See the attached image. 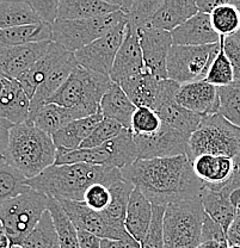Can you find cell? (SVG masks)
<instances>
[{
	"label": "cell",
	"mask_w": 240,
	"mask_h": 248,
	"mask_svg": "<svg viewBox=\"0 0 240 248\" xmlns=\"http://www.w3.org/2000/svg\"><path fill=\"white\" fill-rule=\"evenodd\" d=\"M228 231L234 232L237 235H239L240 236V215H237L236 219L233 221V223H232L231 228H229Z\"/></svg>",
	"instance_id": "9f6ffc18"
},
{
	"label": "cell",
	"mask_w": 240,
	"mask_h": 248,
	"mask_svg": "<svg viewBox=\"0 0 240 248\" xmlns=\"http://www.w3.org/2000/svg\"><path fill=\"white\" fill-rule=\"evenodd\" d=\"M218 115L240 128V79L226 86L218 87Z\"/></svg>",
	"instance_id": "74e56055"
},
{
	"label": "cell",
	"mask_w": 240,
	"mask_h": 248,
	"mask_svg": "<svg viewBox=\"0 0 240 248\" xmlns=\"http://www.w3.org/2000/svg\"><path fill=\"white\" fill-rule=\"evenodd\" d=\"M48 209V197L28 188L0 205V221L12 246H19Z\"/></svg>",
	"instance_id": "ba28073f"
},
{
	"label": "cell",
	"mask_w": 240,
	"mask_h": 248,
	"mask_svg": "<svg viewBox=\"0 0 240 248\" xmlns=\"http://www.w3.org/2000/svg\"><path fill=\"white\" fill-rule=\"evenodd\" d=\"M144 71L146 69H144L138 28L128 23L127 35L122 46L118 49L109 77L112 82L120 84L123 80L143 73Z\"/></svg>",
	"instance_id": "2e32d148"
},
{
	"label": "cell",
	"mask_w": 240,
	"mask_h": 248,
	"mask_svg": "<svg viewBox=\"0 0 240 248\" xmlns=\"http://www.w3.org/2000/svg\"><path fill=\"white\" fill-rule=\"evenodd\" d=\"M43 23L25 0H0V29Z\"/></svg>",
	"instance_id": "836d02e7"
},
{
	"label": "cell",
	"mask_w": 240,
	"mask_h": 248,
	"mask_svg": "<svg viewBox=\"0 0 240 248\" xmlns=\"http://www.w3.org/2000/svg\"><path fill=\"white\" fill-rule=\"evenodd\" d=\"M48 210L53 217L56 232L59 235L60 248H80L78 231L64 213L60 202L53 197H48Z\"/></svg>",
	"instance_id": "d590c367"
},
{
	"label": "cell",
	"mask_w": 240,
	"mask_h": 248,
	"mask_svg": "<svg viewBox=\"0 0 240 248\" xmlns=\"http://www.w3.org/2000/svg\"><path fill=\"white\" fill-rule=\"evenodd\" d=\"M237 162V164H239L240 165V160H238V161H236Z\"/></svg>",
	"instance_id": "e7e4bbea"
},
{
	"label": "cell",
	"mask_w": 240,
	"mask_h": 248,
	"mask_svg": "<svg viewBox=\"0 0 240 248\" xmlns=\"http://www.w3.org/2000/svg\"><path fill=\"white\" fill-rule=\"evenodd\" d=\"M30 98L16 79H9L4 93L0 97V118L14 125L29 118Z\"/></svg>",
	"instance_id": "cb8c5ba5"
},
{
	"label": "cell",
	"mask_w": 240,
	"mask_h": 248,
	"mask_svg": "<svg viewBox=\"0 0 240 248\" xmlns=\"http://www.w3.org/2000/svg\"><path fill=\"white\" fill-rule=\"evenodd\" d=\"M232 2H233V4L238 7L239 11H240V0H232Z\"/></svg>",
	"instance_id": "6125c7cd"
},
{
	"label": "cell",
	"mask_w": 240,
	"mask_h": 248,
	"mask_svg": "<svg viewBox=\"0 0 240 248\" xmlns=\"http://www.w3.org/2000/svg\"><path fill=\"white\" fill-rule=\"evenodd\" d=\"M100 248H141L140 244L131 237L128 240L102 239Z\"/></svg>",
	"instance_id": "f907efd6"
},
{
	"label": "cell",
	"mask_w": 240,
	"mask_h": 248,
	"mask_svg": "<svg viewBox=\"0 0 240 248\" xmlns=\"http://www.w3.org/2000/svg\"><path fill=\"white\" fill-rule=\"evenodd\" d=\"M29 188L25 177L11 165L0 164V205Z\"/></svg>",
	"instance_id": "f35d334b"
},
{
	"label": "cell",
	"mask_w": 240,
	"mask_h": 248,
	"mask_svg": "<svg viewBox=\"0 0 240 248\" xmlns=\"http://www.w3.org/2000/svg\"><path fill=\"white\" fill-rule=\"evenodd\" d=\"M122 10L121 6L108 4L102 0H60L58 19H90Z\"/></svg>",
	"instance_id": "1f68e13d"
},
{
	"label": "cell",
	"mask_w": 240,
	"mask_h": 248,
	"mask_svg": "<svg viewBox=\"0 0 240 248\" xmlns=\"http://www.w3.org/2000/svg\"><path fill=\"white\" fill-rule=\"evenodd\" d=\"M12 246L11 241H10L9 236H7L6 232H5L4 227H2L1 221H0V248H5V247H10Z\"/></svg>",
	"instance_id": "11a10c76"
},
{
	"label": "cell",
	"mask_w": 240,
	"mask_h": 248,
	"mask_svg": "<svg viewBox=\"0 0 240 248\" xmlns=\"http://www.w3.org/2000/svg\"><path fill=\"white\" fill-rule=\"evenodd\" d=\"M99 108L103 117L116 121L123 128L130 130L131 117L135 112L136 107L120 85L112 82L107 93L103 95Z\"/></svg>",
	"instance_id": "4316f807"
},
{
	"label": "cell",
	"mask_w": 240,
	"mask_h": 248,
	"mask_svg": "<svg viewBox=\"0 0 240 248\" xmlns=\"http://www.w3.org/2000/svg\"><path fill=\"white\" fill-rule=\"evenodd\" d=\"M220 155L240 160V128L229 123L223 116H203L200 126L190 135L189 153L190 161L200 155Z\"/></svg>",
	"instance_id": "8992f818"
},
{
	"label": "cell",
	"mask_w": 240,
	"mask_h": 248,
	"mask_svg": "<svg viewBox=\"0 0 240 248\" xmlns=\"http://www.w3.org/2000/svg\"><path fill=\"white\" fill-rule=\"evenodd\" d=\"M206 240H215V241L227 244L226 232H224V229L221 228L215 221H213L207 214H206L205 222H203L202 239H201V241H206Z\"/></svg>",
	"instance_id": "c3c4849f"
},
{
	"label": "cell",
	"mask_w": 240,
	"mask_h": 248,
	"mask_svg": "<svg viewBox=\"0 0 240 248\" xmlns=\"http://www.w3.org/2000/svg\"><path fill=\"white\" fill-rule=\"evenodd\" d=\"M11 128L7 126L0 125V164L6 162V157H5V153H6L7 143H9V131ZM7 164V162H6Z\"/></svg>",
	"instance_id": "816d5d0a"
},
{
	"label": "cell",
	"mask_w": 240,
	"mask_h": 248,
	"mask_svg": "<svg viewBox=\"0 0 240 248\" xmlns=\"http://www.w3.org/2000/svg\"><path fill=\"white\" fill-rule=\"evenodd\" d=\"M164 0H136L127 12L128 23L136 28L149 25Z\"/></svg>",
	"instance_id": "ee69618b"
},
{
	"label": "cell",
	"mask_w": 240,
	"mask_h": 248,
	"mask_svg": "<svg viewBox=\"0 0 240 248\" xmlns=\"http://www.w3.org/2000/svg\"><path fill=\"white\" fill-rule=\"evenodd\" d=\"M174 45L179 46H207L218 43L221 37L213 29L210 16L198 11L195 16L171 31Z\"/></svg>",
	"instance_id": "7402d4cb"
},
{
	"label": "cell",
	"mask_w": 240,
	"mask_h": 248,
	"mask_svg": "<svg viewBox=\"0 0 240 248\" xmlns=\"http://www.w3.org/2000/svg\"><path fill=\"white\" fill-rule=\"evenodd\" d=\"M7 81H9V78H6V77L2 76V74H0V97H1V94L4 93L5 89H6Z\"/></svg>",
	"instance_id": "6f0895ef"
},
{
	"label": "cell",
	"mask_w": 240,
	"mask_h": 248,
	"mask_svg": "<svg viewBox=\"0 0 240 248\" xmlns=\"http://www.w3.org/2000/svg\"><path fill=\"white\" fill-rule=\"evenodd\" d=\"M195 248H228V244L215 241V240H206L201 241V244Z\"/></svg>",
	"instance_id": "db71d44e"
},
{
	"label": "cell",
	"mask_w": 240,
	"mask_h": 248,
	"mask_svg": "<svg viewBox=\"0 0 240 248\" xmlns=\"http://www.w3.org/2000/svg\"><path fill=\"white\" fill-rule=\"evenodd\" d=\"M220 48L221 41L207 46L174 45L167 54V79L179 85L206 80Z\"/></svg>",
	"instance_id": "30bf717a"
},
{
	"label": "cell",
	"mask_w": 240,
	"mask_h": 248,
	"mask_svg": "<svg viewBox=\"0 0 240 248\" xmlns=\"http://www.w3.org/2000/svg\"><path fill=\"white\" fill-rule=\"evenodd\" d=\"M102 1L108 2V4L116 5V6H122V0H102Z\"/></svg>",
	"instance_id": "91938a15"
},
{
	"label": "cell",
	"mask_w": 240,
	"mask_h": 248,
	"mask_svg": "<svg viewBox=\"0 0 240 248\" xmlns=\"http://www.w3.org/2000/svg\"><path fill=\"white\" fill-rule=\"evenodd\" d=\"M77 231H78L80 248H100V241H102L100 237L86 231H81V229H77Z\"/></svg>",
	"instance_id": "681fc988"
},
{
	"label": "cell",
	"mask_w": 240,
	"mask_h": 248,
	"mask_svg": "<svg viewBox=\"0 0 240 248\" xmlns=\"http://www.w3.org/2000/svg\"><path fill=\"white\" fill-rule=\"evenodd\" d=\"M209 16L213 29L220 37H228L239 32L240 11L232 1L216 6Z\"/></svg>",
	"instance_id": "8d00e7d4"
},
{
	"label": "cell",
	"mask_w": 240,
	"mask_h": 248,
	"mask_svg": "<svg viewBox=\"0 0 240 248\" xmlns=\"http://www.w3.org/2000/svg\"><path fill=\"white\" fill-rule=\"evenodd\" d=\"M120 178L121 170L112 167L89 164L51 165L32 179H25V185L58 201L84 202L85 191L90 185L102 183L109 187Z\"/></svg>",
	"instance_id": "7a4b0ae2"
},
{
	"label": "cell",
	"mask_w": 240,
	"mask_h": 248,
	"mask_svg": "<svg viewBox=\"0 0 240 248\" xmlns=\"http://www.w3.org/2000/svg\"><path fill=\"white\" fill-rule=\"evenodd\" d=\"M135 1H136V0H122V6H121V9H122L123 11L127 14V12L129 11V9L133 6V4Z\"/></svg>",
	"instance_id": "680465c9"
},
{
	"label": "cell",
	"mask_w": 240,
	"mask_h": 248,
	"mask_svg": "<svg viewBox=\"0 0 240 248\" xmlns=\"http://www.w3.org/2000/svg\"><path fill=\"white\" fill-rule=\"evenodd\" d=\"M190 135L166 123L153 135H134L138 160L172 157L189 153Z\"/></svg>",
	"instance_id": "7c38bea8"
},
{
	"label": "cell",
	"mask_w": 240,
	"mask_h": 248,
	"mask_svg": "<svg viewBox=\"0 0 240 248\" xmlns=\"http://www.w3.org/2000/svg\"><path fill=\"white\" fill-rule=\"evenodd\" d=\"M15 248H22V247H19V246H15Z\"/></svg>",
	"instance_id": "03108f58"
},
{
	"label": "cell",
	"mask_w": 240,
	"mask_h": 248,
	"mask_svg": "<svg viewBox=\"0 0 240 248\" xmlns=\"http://www.w3.org/2000/svg\"><path fill=\"white\" fill-rule=\"evenodd\" d=\"M166 79L152 76L147 71L128 78L120 86L135 107H146L156 111L161 100Z\"/></svg>",
	"instance_id": "d6986e66"
},
{
	"label": "cell",
	"mask_w": 240,
	"mask_h": 248,
	"mask_svg": "<svg viewBox=\"0 0 240 248\" xmlns=\"http://www.w3.org/2000/svg\"><path fill=\"white\" fill-rule=\"evenodd\" d=\"M68 53L71 51H67L63 46L56 42H51L47 53L17 78L16 80L19 82L30 100L38 86L47 79L53 69L68 55Z\"/></svg>",
	"instance_id": "44dd1931"
},
{
	"label": "cell",
	"mask_w": 240,
	"mask_h": 248,
	"mask_svg": "<svg viewBox=\"0 0 240 248\" xmlns=\"http://www.w3.org/2000/svg\"><path fill=\"white\" fill-rule=\"evenodd\" d=\"M192 169L198 179L209 190L220 191L236 170V161L220 155L203 154L195 157Z\"/></svg>",
	"instance_id": "ffe728a7"
},
{
	"label": "cell",
	"mask_w": 240,
	"mask_h": 248,
	"mask_svg": "<svg viewBox=\"0 0 240 248\" xmlns=\"http://www.w3.org/2000/svg\"><path fill=\"white\" fill-rule=\"evenodd\" d=\"M195 1L196 4H197V7L200 11L210 14L211 10L215 9L216 6L227 4V2H231L232 0H195Z\"/></svg>",
	"instance_id": "f5cc1de1"
},
{
	"label": "cell",
	"mask_w": 240,
	"mask_h": 248,
	"mask_svg": "<svg viewBox=\"0 0 240 248\" xmlns=\"http://www.w3.org/2000/svg\"><path fill=\"white\" fill-rule=\"evenodd\" d=\"M51 42L45 41L0 48V74L9 79H17L47 53Z\"/></svg>",
	"instance_id": "e0dca14e"
},
{
	"label": "cell",
	"mask_w": 240,
	"mask_h": 248,
	"mask_svg": "<svg viewBox=\"0 0 240 248\" xmlns=\"http://www.w3.org/2000/svg\"><path fill=\"white\" fill-rule=\"evenodd\" d=\"M112 201L109 187L102 183H95L85 191L84 202L87 206L96 211H103L108 208Z\"/></svg>",
	"instance_id": "f6af8a7d"
},
{
	"label": "cell",
	"mask_w": 240,
	"mask_h": 248,
	"mask_svg": "<svg viewBox=\"0 0 240 248\" xmlns=\"http://www.w3.org/2000/svg\"><path fill=\"white\" fill-rule=\"evenodd\" d=\"M121 174L156 205L201 200L205 190L187 155L136 160L123 167Z\"/></svg>",
	"instance_id": "6da1fadb"
},
{
	"label": "cell",
	"mask_w": 240,
	"mask_h": 248,
	"mask_svg": "<svg viewBox=\"0 0 240 248\" xmlns=\"http://www.w3.org/2000/svg\"><path fill=\"white\" fill-rule=\"evenodd\" d=\"M112 193V201L105 210L100 211L102 216L112 228L120 232H128L126 231L125 221L127 215V206L134 185L127 180L120 178L109 186Z\"/></svg>",
	"instance_id": "f546056e"
},
{
	"label": "cell",
	"mask_w": 240,
	"mask_h": 248,
	"mask_svg": "<svg viewBox=\"0 0 240 248\" xmlns=\"http://www.w3.org/2000/svg\"><path fill=\"white\" fill-rule=\"evenodd\" d=\"M5 157L25 179H32L55 164L56 147L50 135L27 120L10 129Z\"/></svg>",
	"instance_id": "3957f363"
},
{
	"label": "cell",
	"mask_w": 240,
	"mask_h": 248,
	"mask_svg": "<svg viewBox=\"0 0 240 248\" xmlns=\"http://www.w3.org/2000/svg\"><path fill=\"white\" fill-rule=\"evenodd\" d=\"M103 118L104 117L99 108V111L95 115L79 118V120L68 123L51 136L54 144L56 148H64L68 149V151L78 149L80 144L89 138L94 129L102 122Z\"/></svg>",
	"instance_id": "f1b7e54d"
},
{
	"label": "cell",
	"mask_w": 240,
	"mask_h": 248,
	"mask_svg": "<svg viewBox=\"0 0 240 248\" xmlns=\"http://www.w3.org/2000/svg\"><path fill=\"white\" fill-rule=\"evenodd\" d=\"M206 81L216 87L226 86V85H229L234 81L233 68H232L231 62L224 54L223 42H221L220 51L215 56L213 63L210 64V68H209L207 77H206Z\"/></svg>",
	"instance_id": "60d3db41"
},
{
	"label": "cell",
	"mask_w": 240,
	"mask_h": 248,
	"mask_svg": "<svg viewBox=\"0 0 240 248\" xmlns=\"http://www.w3.org/2000/svg\"><path fill=\"white\" fill-rule=\"evenodd\" d=\"M200 11L195 0H164L149 27L165 31L176 29Z\"/></svg>",
	"instance_id": "d4e9b609"
},
{
	"label": "cell",
	"mask_w": 240,
	"mask_h": 248,
	"mask_svg": "<svg viewBox=\"0 0 240 248\" xmlns=\"http://www.w3.org/2000/svg\"><path fill=\"white\" fill-rule=\"evenodd\" d=\"M128 19L118 23L109 32L74 53L79 66L110 76L117 51L127 35Z\"/></svg>",
	"instance_id": "8fae6325"
},
{
	"label": "cell",
	"mask_w": 240,
	"mask_h": 248,
	"mask_svg": "<svg viewBox=\"0 0 240 248\" xmlns=\"http://www.w3.org/2000/svg\"><path fill=\"white\" fill-rule=\"evenodd\" d=\"M223 48L227 59L232 64L234 73V80L240 79V41L236 35L228 37H221Z\"/></svg>",
	"instance_id": "7dc6e473"
},
{
	"label": "cell",
	"mask_w": 240,
	"mask_h": 248,
	"mask_svg": "<svg viewBox=\"0 0 240 248\" xmlns=\"http://www.w3.org/2000/svg\"><path fill=\"white\" fill-rule=\"evenodd\" d=\"M138 33L144 69L159 79H167V54L174 46L171 32L146 25L138 28Z\"/></svg>",
	"instance_id": "4fadbf2b"
},
{
	"label": "cell",
	"mask_w": 240,
	"mask_h": 248,
	"mask_svg": "<svg viewBox=\"0 0 240 248\" xmlns=\"http://www.w3.org/2000/svg\"><path fill=\"white\" fill-rule=\"evenodd\" d=\"M123 129L125 128L116 121L110 120V118H103L102 122L94 129L89 138L80 144L79 148H95V147L100 146V144L120 135Z\"/></svg>",
	"instance_id": "7bdbcfd3"
},
{
	"label": "cell",
	"mask_w": 240,
	"mask_h": 248,
	"mask_svg": "<svg viewBox=\"0 0 240 248\" xmlns=\"http://www.w3.org/2000/svg\"><path fill=\"white\" fill-rule=\"evenodd\" d=\"M61 206L77 229L86 231L100 239L128 240L131 239L128 232H120L108 224L99 211L94 210L85 202L61 200Z\"/></svg>",
	"instance_id": "5bb4252c"
},
{
	"label": "cell",
	"mask_w": 240,
	"mask_h": 248,
	"mask_svg": "<svg viewBox=\"0 0 240 248\" xmlns=\"http://www.w3.org/2000/svg\"><path fill=\"white\" fill-rule=\"evenodd\" d=\"M43 23L53 24L58 19L60 0H25Z\"/></svg>",
	"instance_id": "bcb514c9"
},
{
	"label": "cell",
	"mask_w": 240,
	"mask_h": 248,
	"mask_svg": "<svg viewBox=\"0 0 240 248\" xmlns=\"http://www.w3.org/2000/svg\"><path fill=\"white\" fill-rule=\"evenodd\" d=\"M206 213L201 200L166 205L164 215V247L195 248L201 244Z\"/></svg>",
	"instance_id": "52a82bcc"
},
{
	"label": "cell",
	"mask_w": 240,
	"mask_h": 248,
	"mask_svg": "<svg viewBox=\"0 0 240 248\" xmlns=\"http://www.w3.org/2000/svg\"><path fill=\"white\" fill-rule=\"evenodd\" d=\"M0 125L7 126V128H12V126H14V124H11L10 122H7V121H5V120H2V118H0Z\"/></svg>",
	"instance_id": "94428289"
},
{
	"label": "cell",
	"mask_w": 240,
	"mask_h": 248,
	"mask_svg": "<svg viewBox=\"0 0 240 248\" xmlns=\"http://www.w3.org/2000/svg\"><path fill=\"white\" fill-rule=\"evenodd\" d=\"M53 41L51 25L48 23L0 29V48Z\"/></svg>",
	"instance_id": "d6a6232c"
},
{
	"label": "cell",
	"mask_w": 240,
	"mask_h": 248,
	"mask_svg": "<svg viewBox=\"0 0 240 248\" xmlns=\"http://www.w3.org/2000/svg\"><path fill=\"white\" fill-rule=\"evenodd\" d=\"M178 89H179V84L166 79L164 93H162L161 100H160L156 112L158 113L162 123L169 124L183 133L192 135L200 126L203 116L187 110L182 105L178 104L176 102V93Z\"/></svg>",
	"instance_id": "9a60e30c"
},
{
	"label": "cell",
	"mask_w": 240,
	"mask_h": 248,
	"mask_svg": "<svg viewBox=\"0 0 240 248\" xmlns=\"http://www.w3.org/2000/svg\"><path fill=\"white\" fill-rule=\"evenodd\" d=\"M136 160L138 149L134 141V134L129 129H123L122 133L115 139L95 148H78L74 151L56 148L54 165L89 164L122 170Z\"/></svg>",
	"instance_id": "5b68a950"
},
{
	"label": "cell",
	"mask_w": 240,
	"mask_h": 248,
	"mask_svg": "<svg viewBox=\"0 0 240 248\" xmlns=\"http://www.w3.org/2000/svg\"><path fill=\"white\" fill-rule=\"evenodd\" d=\"M79 118H84V115L76 108H64L58 104L49 103V104L42 105L38 110L32 113L28 121H32L38 129L53 136L64 125Z\"/></svg>",
	"instance_id": "83f0119b"
},
{
	"label": "cell",
	"mask_w": 240,
	"mask_h": 248,
	"mask_svg": "<svg viewBox=\"0 0 240 248\" xmlns=\"http://www.w3.org/2000/svg\"><path fill=\"white\" fill-rule=\"evenodd\" d=\"M112 81L110 77L77 66L58 92L47 100L60 107L76 108L84 117L95 115L99 111L103 95L107 93Z\"/></svg>",
	"instance_id": "277c9868"
},
{
	"label": "cell",
	"mask_w": 240,
	"mask_h": 248,
	"mask_svg": "<svg viewBox=\"0 0 240 248\" xmlns=\"http://www.w3.org/2000/svg\"><path fill=\"white\" fill-rule=\"evenodd\" d=\"M79 63L77 61L76 56H74V53H68V55L53 69V72L49 74L47 79L36 90L35 94L30 100L29 116L35 112L36 110H38L42 105H45L47 100L50 99L58 92V90L63 86L64 81L68 79V77L71 76L73 69Z\"/></svg>",
	"instance_id": "484cf974"
},
{
	"label": "cell",
	"mask_w": 240,
	"mask_h": 248,
	"mask_svg": "<svg viewBox=\"0 0 240 248\" xmlns=\"http://www.w3.org/2000/svg\"><path fill=\"white\" fill-rule=\"evenodd\" d=\"M128 19L123 10L90 19L55 20L51 25L53 42L63 46L67 51L76 53L94 41L104 36L118 23Z\"/></svg>",
	"instance_id": "9c48e42d"
},
{
	"label": "cell",
	"mask_w": 240,
	"mask_h": 248,
	"mask_svg": "<svg viewBox=\"0 0 240 248\" xmlns=\"http://www.w3.org/2000/svg\"><path fill=\"white\" fill-rule=\"evenodd\" d=\"M161 124L156 111L146 107H136L131 117L130 130L134 135H153L161 128Z\"/></svg>",
	"instance_id": "ab89813d"
},
{
	"label": "cell",
	"mask_w": 240,
	"mask_h": 248,
	"mask_svg": "<svg viewBox=\"0 0 240 248\" xmlns=\"http://www.w3.org/2000/svg\"><path fill=\"white\" fill-rule=\"evenodd\" d=\"M152 221L148 232L140 244L141 248H165L164 247V215L166 206L152 204Z\"/></svg>",
	"instance_id": "b9f144b4"
},
{
	"label": "cell",
	"mask_w": 240,
	"mask_h": 248,
	"mask_svg": "<svg viewBox=\"0 0 240 248\" xmlns=\"http://www.w3.org/2000/svg\"><path fill=\"white\" fill-rule=\"evenodd\" d=\"M236 37L238 38V40L240 41V30H239V32H238V33H236Z\"/></svg>",
	"instance_id": "be15d7a7"
},
{
	"label": "cell",
	"mask_w": 240,
	"mask_h": 248,
	"mask_svg": "<svg viewBox=\"0 0 240 248\" xmlns=\"http://www.w3.org/2000/svg\"><path fill=\"white\" fill-rule=\"evenodd\" d=\"M176 102L198 115H215L219 110L218 87L206 80L179 85Z\"/></svg>",
	"instance_id": "ac0fdd59"
},
{
	"label": "cell",
	"mask_w": 240,
	"mask_h": 248,
	"mask_svg": "<svg viewBox=\"0 0 240 248\" xmlns=\"http://www.w3.org/2000/svg\"><path fill=\"white\" fill-rule=\"evenodd\" d=\"M201 202L205 213L213 221H215L227 234L238 215V211L229 201L228 192L224 188H221L220 191H213L205 186V190L201 196Z\"/></svg>",
	"instance_id": "4dcf8cb0"
},
{
	"label": "cell",
	"mask_w": 240,
	"mask_h": 248,
	"mask_svg": "<svg viewBox=\"0 0 240 248\" xmlns=\"http://www.w3.org/2000/svg\"><path fill=\"white\" fill-rule=\"evenodd\" d=\"M22 248H60L59 235L49 210L43 213L37 226L19 245Z\"/></svg>",
	"instance_id": "e575fe53"
},
{
	"label": "cell",
	"mask_w": 240,
	"mask_h": 248,
	"mask_svg": "<svg viewBox=\"0 0 240 248\" xmlns=\"http://www.w3.org/2000/svg\"><path fill=\"white\" fill-rule=\"evenodd\" d=\"M152 203L139 188L131 191L127 206L125 227L128 234L139 244L143 242L152 221Z\"/></svg>",
	"instance_id": "603a6c76"
}]
</instances>
